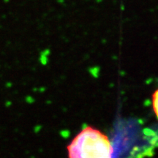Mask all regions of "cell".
I'll use <instances>...</instances> for the list:
<instances>
[{
    "label": "cell",
    "mask_w": 158,
    "mask_h": 158,
    "mask_svg": "<svg viewBox=\"0 0 158 158\" xmlns=\"http://www.w3.org/2000/svg\"><path fill=\"white\" fill-rule=\"evenodd\" d=\"M152 106L155 115L158 119V89H157L152 95Z\"/></svg>",
    "instance_id": "cell-2"
},
{
    "label": "cell",
    "mask_w": 158,
    "mask_h": 158,
    "mask_svg": "<svg viewBox=\"0 0 158 158\" xmlns=\"http://www.w3.org/2000/svg\"><path fill=\"white\" fill-rule=\"evenodd\" d=\"M70 157H111L113 152L110 140L91 127L81 130L67 146Z\"/></svg>",
    "instance_id": "cell-1"
},
{
    "label": "cell",
    "mask_w": 158,
    "mask_h": 158,
    "mask_svg": "<svg viewBox=\"0 0 158 158\" xmlns=\"http://www.w3.org/2000/svg\"><path fill=\"white\" fill-rule=\"evenodd\" d=\"M32 99V98L31 97L29 96V97H27V98H26V102H28V103H31V102L33 101V100H31Z\"/></svg>",
    "instance_id": "cell-3"
}]
</instances>
